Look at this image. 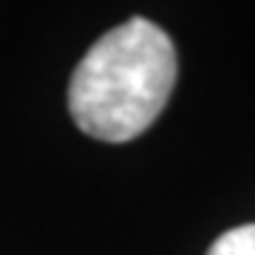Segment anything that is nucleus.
<instances>
[{
	"mask_svg": "<svg viewBox=\"0 0 255 255\" xmlns=\"http://www.w3.org/2000/svg\"><path fill=\"white\" fill-rule=\"evenodd\" d=\"M176 82V48L162 28L130 17L88 48L68 85V108L82 133L102 142L139 136Z\"/></svg>",
	"mask_w": 255,
	"mask_h": 255,
	"instance_id": "1",
	"label": "nucleus"
},
{
	"mask_svg": "<svg viewBox=\"0 0 255 255\" xmlns=\"http://www.w3.org/2000/svg\"><path fill=\"white\" fill-rule=\"evenodd\" d=\"M207 255H255V224L236 227L216 238Z\"/></svg>",
	"mask_w": 255,
	"mask_h": 255,
	"instance_id": "2",
	"label": "nucleus"
}]
</instances>
